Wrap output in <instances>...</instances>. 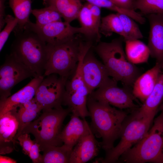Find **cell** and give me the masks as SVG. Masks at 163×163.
I'll return each instance as SVG.
<instances>
[{"mask_svg":"<svg viewBox=\"0 0 163 163\" xmlns=\"http://www.w3.org/2000/svg\"><path fill=\"white\" fill-rule=\"evenodd\" d=\"M87 106L92 131L97 137L102 138L101 147L105 151L109 150L114 147L115 141L120 137L128 113L97 101L89 95Z\"/></svg>","mask_w":163,"mask_h":163,"instance_id":"cell-1","label":"cell"},{"mask_svg":"<svg viewBox=\"0 0 163 163\" xmlns=\"http://www.w3.org/2000/svg\"><path fill=\"white\" fill-rule=\"evenodd\" d=\"M123 37L110 42H100L94 49L105 66L110 76L125 86H133L141 75L140 69L127 58L123 46Z\"/></svg>","mask_w":163,"mask_h":163,"instance_id":"cell-2","label":"cell"},{"mask_svg":"<svg viewBox=\"0 0 163 163\" xmlns=\"http://www.w3.org/2000/svg\"><path fill=\"white\" fill-rule=\"evenodd\" d=\"M10 54L28 69L34 77L43 75L48 45L35 32L25 27L15 35Z\"/></svg>","mask_w":163,"mask_h":163,"instance_id":"cell-3","label":"cell"},{"mask_svg":"<svg viewBox=\"0 0 163 163\" xmlns=\"http://www.w3.org/2000/svg\"><path fill=\"white\" fill-rule=\"evenodd\" d=\"M42 110L40 116L26 126L22 133L32 134L42 152L50 146H61L62 142L59 135L63 123L72 112L70 108L64 109L62 106Z\"/></svg>","mask_w":163,"mask_h":163,"instance_id":"cell-4","label":"cell"},{"mask_svg":"<svg viewBox=\"0 0 163 163\" xmlns=\"http://www.w3.org/2000/svg\"><path fill=\"white\" fill-rule=\"evenodd\" d=\"M145 136L120 157L127 163H163V106Z\"/></svg>","mask_w":163,"mask_h":163,"instance_id":"cell-5","label":"cell"},{"mask_svg":"<svg viewBox=\"0 0 163 163\" xmlns=\"http://www.w3.org/2000/svg\"><path fill=\"white\" fill-rule=\"evenodd\" d=\"M76 34L60 44H48V52L44 76L55 74L68 79L74 74L85 41Z\"/></svg>","mask_w":163,"mask_h":163,"instance_id":"cell-6","label":"cell"},{"mask_svg":"<svg viewBox=\"0 0 163 163\" xmlns=\"http://www.w3.org/2000/svg\"><path fill=\"white\" fill-rule=\"evenodd\" d=\"M125 120L118 144L106 151L104 158L100 160L103 163L117 162L121 156L142 139L146 134L154 117L140 114L136 109Z\"/></svg>","mask_w":163,"mask_h":163,"instance_id":"cell-7","label":"cell"},{"mask_svg":"<svg viewBox=\"0 0 163 163\" xmlns=\"http://www.w3.org/2000/svg\"><path fill=\"white\" fill-rule=\"evenodd\" d=\"M89 96L97 101L120 110L129 109L131 111L139 107L134 102L136 99L133 94L132 89L125 86L119 87L117 82L113 79L94 91Z\"/></svg>","mask_w":163,"mask_h":163,"instance_id":"cell-8","label":"cell"},{"mask_svg":"<svg viewBox=\"0 0 163 163\" xmlns=\"http://www.w3.org/2000/svg\"><path fill=\"white\" fill-rule=\"evenodd\" d=\"M58 75L53 74L46 76L37 90L34 97L42 110L62 105L68 79Z\"/></svg>","mask_w":163,"mask_h":163,"instance_id":"cell-9","label":"cell"},{"mask_svg":"<svg viewBox=\"0 0 163 163\" xmlns=\"http://www.w3.org/2000/svg\"><path fill=\"white\" fill-rule=\"evenodd\" d=\"M25 27L33 30L47 44L53 45L63 43L72 39L77 34H83L81 27L72 26L65 21L54 22L42 26L30 21Z\"/></svg>","mask_w":163,"mask_h":163,"instance_id":"cell-10","label":"cell"},{"mask_svg":"<svg viewBox=\"0 0 163 163\" xmlns=\"http://www.w3.org/2000/svg\"><path fill=\"white\" fill-rule=\"evenodd\" d=\"M34 77L32 72L12 55L6 57L0 68V101L11 94V91L16 84L26 78Z\"/></svg>","mask_w":163,"mask_h":163,"instance_id":"cell-11","label":"cell"},{"mask_svg":"<svg viewBox=\"0 0 163 163\" xmlns=\"http://www.w3.org/2000/svg\"><path fill=\"white\" fill-rule=\"evenodd\" d=\"M91 48L84 56L82 67L83 81L90 94L96 89L108 83L113 79L110 78L103 63L93 54Z\"/></svg>","mask_w":163,"mask_h":163,"instance_id":"cell-12","label":"cell"},{"mask_svg":"<svg viewBox=\"0 0 163 163\" xmlns=\"http://www.w3.org/2000/svg\"><path fill=\"white\" fill-rule=\"evenodd\" d=\"M101 147L89 125L85 133L72 149L69 163H85L98 154Z\"/></svg>","mask_w":163,"mask_h":163,"instance_id":"cell-13","label":"cell"},{"mask_svg":"<svg viewBox=\"0 0 163 163\" xmlns=\"http://www.w3.org/2000/svg\"><path fill=\"white\" fill-rule=\"evenodd\" d=\"M146 15L150 24L147 46L150 56L155 59L163 71V14Z\"/></svg>","mask_w":163,"mask_h":163,"instance_id":"cell-14","label":"cell"},{"mask_svg":"<svg viewBox=\"0 0 163 163\" xmlns=\"http://www.w3.org/2000/svg\"><path fill=\"white\" fill-rule=\"evenodd\" d=\"M18 127V123L12 110L0 117V154L11 152L15 144L18 143L15 140Z\"/></svg>","mask_w":163,"mask_h":163,"instance_id":"cell-15","label":"cell"},{"mask_svg":"<svg viewBox=\"0 0 163 163\" xmlns=\"http://www.w3.org/2000/svg\"><path fill=\"white\" fill-rule=\"evenodd\" d=\"M44 77L43 75L34 78L23 88L5 100L0 101V117L11 110L15 106L33 99L39 85Z\"/></svg>","mask_w":163,"mask_h":163,"instance_id":"cell-16","label":"cell"},{"mask_svg":"<svg viewBox=\"0 0 163 163\" xmlns=\"http://www.w3.org/2000/svg\"><path fill=\"white\" fill-rule=\"evenodd\" d=\"M162 72L160 66L156 63L155 66L136 80L132 91L136 99L143 103L154 90Z\"/></svg>","mask_w":163,"mask_h":163,"instance_id":"cell-17","label":"cell"},{"mask_svg":"<svg viewBox=\"0 0 163 163\" xmlns=\"http://www.w3.org/2000/svg\"><path fill=\"white\" fill-rule=\"evenodd\" d=\"M72 113L69 121L61 131L59 138L64 145L72 150L89 124L85 119H81L75 113Z\"/></svg>","mask_w":163,"mask_h":163,"instance_id":"cell-18","label":"cell"},{"mask_svg":"<svg viewBox=\"0 0 163 163\" xmlns=\"http://www.w3.org/2000/svg\"><path fill=\"white\" fill-rule=\"evenodd\" d=\"M11 110L18 123V129L15 138L17 141L18 136L24 129L36 118L42 109L34 97L24 103L15 106Z\"/></svg>","mask_w":163,"mask_h":163,"instance_id":"cell-19","label":"cell"},{"mask_svg":"<svg viewBox=\"0 0 163 163\" xmlns=\"http://www.w3.org/2000/svg\"><path fill=\"white\" fill-rule=\"evenodd\" d=\"M90 94L85 85L72 92L65 91L62 105L71 109V113H75L82 119H85L90 116L87 106V98Z\"/></svg>","mask_w":163,"mask_h":163,"instance_id":"cell-20","label":"cell"},{"mask_svg":"<svg viewBox=\"0 0 163 163\" xmlns=\"http://www.w3.org/2000/svg\"><path fill=\"white\" fill-rule=\"evenodd\" d=\"M163 101V71L152 91L142 105L136 109L142 115L154 117Z\"/></svg>","mask_w":163,"mask_h":163,"instance_id":"cell-21","label":"cell"},{"mask_svg":"<svg viewBox=\"0 0 163 163\" xmlns=\"http://www.w3.org/2000/svg\"><path fill=\"white\" fill-rule=\"evenodd\" d=\"M78 19L83 30V35L86 40L100 42L101 36L99 28L96 25L86 3L83 6Z\"/></svg>","mask_w":163,"mask_h":163,"instance_id":"cell-22","label":"cell"},{"mask_svg":"<svg viewBox=\"0 0 163 163\" xmlns=\"http://www.w3.org/2000/svg\"><path fill=\"white\" fill-rule=\"evenodd\" d=\"M49 5L54 7L65 21L70 23L78 18L83 5L80 0H49Z\"/></svg>","mask_w":163,"mask_h":163,"instance_id":"cell-23","label":"cell"},{"mask_svg":"<svg viewBox=\"0 0 163 163\" xmlns=\"http://www.w3.org/2000/svg\"><path fill=\"white\" fill-rule=\"evenodd\" d=\"M9 4L18 20V23L14 31L15 35L22 31L24 27L30 21V15L31 13L30 0H9Z\"/></svg>","mask_w":163,"mask_h":163,"instance_id":"cell-24","label":"cell"},{"mask_svg":"<svg viewBox=\"0 0 163 163\" xmlns=\"http://www.w3.org/2000/svg\"><path fill=\"white\" fill-rule=\"evenodd\" d=\"M125 42V52L128 60L130 62L135 64L147 62L150 56L147 45L139 40Z\"/></svg>","mask_w":163,"mask_h":163,"instance_id":"cell-25","label":"cell"},{"mask_svg":"<svg viewBox=\"0 0 163 163\" xmlns=\"http://www.w3.org/2000/svg\"><path fill=\"white\" fill-rule=\"evenodd\" d=\"M72 151L64 144L49 146L43 151L42 163H69Z\"/></svg>","mask_w":163,"mask_h":163,"instance_id":"cell-26","label":"cell"},{"mask_svg":"<svg viewBox=\"0 0 163 163\" xmlns=\"http://www.w3.org/2000/svg\"><path fill=\"white\" fill-rule=\"evenodd\" d=\"M93 43L86 41L83 45L79 56L76 70L70 80L68 79L66 84V92L71 93L75 91L84 85L83 81L82 67V61L85 54L92 47Z\"/></svg>","mask_w":163,"mask_h":163,"instance_id":"cell-27","label":"cell"},{"mask_svg":"<svg viewBox=\"0 0 163 163\" xmlns=\"http://www.w3.org/2000/svg\"><path fill=\"white\" fill-rule=\"evenodd\" d=\"M99 32L106 37L117 33L123 37L124 33L121 21L117 14H111L102 18Z\"/></svg>","mask_w":163,"mask_h":163,"instance_id":"cell-28","label":"cell"},{"mask_svg":"<svg viewBox=\"0 0 163 163\" xmlns=\"http://www.w3.org/2000/svg\"><path fill=\"white\" fill-rule=\"evenodd\" d=\"M31 13L36 18L35 24L38 26L62 21V17L59 13L54 7L50 5L43 8L32 10Z\"/></svg>","mask_w":163,"mask_h":163,"instance_id":"cell-29","label":"cell"},{"mask_svg":"<svg viewBox=\"0 0 163 163\" xmlns=\"http://www.w3.org/2000/svg\"><path fill=\"white\" fill-rule=\"evenodd\" d=\"M117 14L122 23L124 33V41L139 40L143 38V35L136 21L126 15L119 13Z\"/></svg>","mask_w":163,"mask_h":163,"instance_id":"cell-30","label":"cell"},{"mask_svg":"<svg viewBox=\"0 0 163 163\" xmlns=\"http://www.w3.org/2000/svg\"><path fill=\"white\" fill-rule=\"evenodd\" d=\"M134 8L146 15L163 14V0H134Z\"/></svg>","mask_w":163,"mask_h":163,"instance_id":"cell-31","label":"cell"},{"mask_svg":"<svg viewBox=\"0 0 163 163\" xmlns=\"http://www.w3.org/2000/svg\"><path fill=\"white\" fill-rule=\"evenodd\" d=\"M85 0L87 1L88 3L96 5L100 8H105L116 11L117 13L126 15L133 19H135L137 16V13L135 11L119 7L110 0Z\"/></svg>","mask_w":163,"mask_h":163,"instance_id":"cell-32","label":"cell"},{"mask_svg":"<svg viewBox=\"0 0 163 163\" xmlns=\"http://www.w3.org/2000/svg\"><path fill=\"white\" fill-rule=\"evenodd\" d=\"M6 25L0 33V51H2L11 32L13 31L18 23V20L10 15L6 16L5 18Z\"/></svg>","mask_w":163,"mask_h":163,"instance_id":"cell-33","label":"cell"},{"mask_svg":"<svg viewBox=\"0 0 163 163\" xmlns=\"http://www.w3.org/2000/svg\"><path fill=\"white\" fill-rule=\"evenodd\" d=\"M17 140L22 148L23 153L28 155L34 141L32 140L30 135L27 133H22L18 137Z\"/></svg>","mask_w":163,"mask_h":163,"instance_id":"cell-34","label":"cell"},{"mask_svg":"<svg viewBox=\"0 0 163 163\" xmlns=\"http://www.w3.org/2000/svg\"><path fill=\"white\" fill-rule=\"evenodd\" d=\"M40 145L34 141L28 155L33 163H42V156L40 153Z\"/></svg>","mask_w":163,"mask_h":163,"instance_id":"cell-35","label":"cell"},{"mask_svg":"<svg viewBox=\"0 0 163 163\" xmlns=\"http://www.w3.org/2000/svg\"><path fill=\"white\" fill-rule=\"evenodd\" d=\"M97 27L99 28L101 23V8L89 3H86Z\"/></svg>","mask_w":163,"mask_h":163,"instance_id":"cell-36","label":"cell"},{"mask_svg":"<svg viewBox=\"0 0 163 163\" xmlns=\"http://www.w3.org/2000/svg\"><path fill=\"white\" fill-rule=\"evenodd\" d=\"M110 0L119 7L126 9L134 10V0Z\"/></svg>","mask_w":163,"mask_h":163,"instance_id":"cell-37","label":"cell"},{"mask_svg":"<svg viewBox=\"0 0 163 163\" xmlns=\"http://www.w3.org/2000/svg\"><path fill=\"white\" fill-rule=\"evenodd\" d=\"M6 0H0V30L4 25L5 23V18L6 16L5 13V2Z\"/></svg>","mask_w":163,"mask_h":163,"instance_id":"cell-38","label":"cell"},{"mask_svg":"<svg viewBox=\"0 0 163 163\" xmlns=\"http://www.w3.org/2000/svg\"><path fill=\"white\" fill-rule=\"evenodd\" d=\"M0 163H16L17 161L16 160L9 157L0 155Z\"/></svg>","mask_w":163,"mask_h":163,"instance_id":"cell-39","label":"cell"},{"mask_svg":"<svg viewBox=\"0 0 163 163\" xmlns=\"http://www.w3.org/2000/svg\"><path fill=\"white\" fill-rule=\"evenodd\" d=\"M46 0H46H47V1H48V0Z\"/></svg>","mask_w":163,"mask_h":163,"instance_id":"cell-40","label":"cell"}]
</instances>
